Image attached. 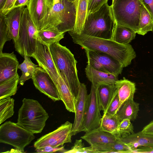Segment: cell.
Wrapping results in <instances>:
<instances>
[{"label": "cell", "instance_id": "obj_7", "mask_svg": "<svg viewBox=\"0 0 153 153\" xmlns=\"http://www.w3.org/2000/svg\"><path fill=\"white\" fill-rule=\"evenodd\" d=\"M142 4L141 0H118L111 5L116 24L129 27L137 33Z\"/></svg>", "mask_w": 153, "mask_h": 153}, {"label": "cell", "instance_id": "obj_25", "mask_svg": "<svg viewBox=\"0 0 153 153\" xmlns=\"http://www.w3.org/2000/svg\"><path fill=\"white\" fill-rule=\"evenodd\" d=\"M139 111V104L135 102L134 99H130L123 103L116 114L120 122L126 118L134 121L137 118Z\"/></svg>", "mask_w": 153, "mask_h": 153}, {"label": "cell", "instance_id": "obj_42", "mask_svg": "<svg viewBox=\"0 0 153 153\" xmlns=\"http://www.w3.org/2000/svg\"><path fill=\"white\" fill-rule=\"evenodd\" d=\"M141 1L153 18V0H141Z\"/></svg>", "mask_w": 153, "mask_h": 153}, {"label": "cell", "instance_id": "obj_40", "mask_svg": "<svg viewBox=\"0 0 153 153\" xmlns=\"http://www.w3.org/2000/svg\"><path fill=\"white\" fill-rule=\"evenodd\" d=\"M16 0H7L4 6L0 12L6 15L12 10Z\"/></svg>", "mask_w": 153, "mask_h": 153}, {"label": "cell", "instance_id": "obj_31", "mask_svg": "<svg viewBox=\"0 0 153 153\" xmlns=\"http://www.w3.org/2000/svg\"><path fill=\"white\" fill-rule=\"evenodd\" d=\"M19 79L17 74L0 83V100L10 97L16 93Z\"/></svg>", "mask_w": 153, "mask_h": 153}, {"label": "cell", "instance_id": "obj_4", "mask_svg": "<svg viewBox=\"0 0 153 153\" xmlns=\"http://www.w3.org/2000/svg\"><path fill=\"white\" fill-rule=\"evenodd\" d=\"M116 24L112 6H109L107 3L97 11L87 15L81 33L112 39Z\"/></svg>", "mask_w": 153, "mask_h": 153}, {"label": "cell", "instance_id": "obj_44", "mask_svg": "<svg viewBox=\"0 0 153 153\" xmlns=\"http://www.w3.org/2000/svg\"><path fill=\"white\" fill-rule=\"evenodd\" d=\"M30 0H16L15 2L13 9L21 7L27 6Z\"/></svg>", "mask_w": 153, "mask_h": 153}, {"label": "cell", "instance_id": "obj_39", "mask_svg": "<svg viewBox=\"0 0 153 153\" xmlns=\"http://www.w3.org/2000/svg\"><path fill=\"white\" fill-rule=\"evenodd\" d=\"M37 152L38 153H50L62 152H66L64 149V146H62L61 147H53L51 146H46L40 149H36Z\"/></svg>", "mask_w": 153, "mask_h": 153}, {"label": "cell", "instance_id": "obj_9", "mask_svg": "<svg viewBox=\"0 0 153 153\" xmlns=\"http://www.w3.org/2000/svg\"><path fill=\"white\" fill-rule=\"evenodd\" d=\"M85 51L88 64L94 68L118 76L121 74L123 65L111 56L98 51L85 50Z\"/></svg>", "mask_w": 153, "mask_h": 153}, {"label": "cell", "instance_id": "obj_38", "mask_svg": "<svg viewBox=\"0 0 153 153\" xmlns=\"http://www.w3.org/2000/svg\"><path fill=\"white\" fill-rule=\"evenodd\" d=\"M108 1V0H88L87 15L99 10L103 4L107 3Z\"/></svg>", "mask_w": 153, "mask_h": 153}, {"label": "cell", "instance_id": "obj_19", "mask_svg": "<svg viewBox=\"0 0 153 153\" xmlns=\"http://www.w3.org/2000/svg\"><path fill=\"white\" fill-rule=\"evenodd\" d=\"M55 84L60 100L63 102L66 109L74 113L76 98L61 75L57 83Z\"/></svg>", "mask_w": 153, "mask_h": 153}, {"label": "cell", "instance_id": "obj_29", "mask_svg": "<svg viewBox=\"0 0 153 153\" xmlns=\"http://www.w3.org/2000/svg\"><path fill=\"white\" fill-rule=\"evenodd\" d=\"M88 0H77L75 24L73 31L80 34L87 16Z\"/></svg>", "mask_w": 153, "mask_h": 153}, {"label": "cell", "instance_id": "obj_16", "mask_svg": "<svg viewBox=\"0 0 153 153\" xmlns=\"http://www.w3.org/2000/svg\"><path fill=\"white\" fill-rule=\"evenodd\" d=\"M46 0H30L27 5L30 17L38 31L43 29L46 13Z\"/></svg>", "mask_w": 153, "mask_h": 153}, {"label": "cell", "instance_id": "obj_43", "mask_svg": "<svg viewBox=\"0 0 153 153\" xmlns=\"http://www.w3.org/2000/svg\"><path fill=\"white\" fill-rule=\"evenodd\" d=\"M141 131L144 133L153 134V120L144 127Z\"/></svg>", "mask_w": 153, "mask_h": 153}, {"label": "cell", "instance_id": "obj_35", "mask_svg": "<svg viewBox=\"0 0 153 153\" xmlns=\"http://www.w3.org/2000/svg\"><path fill=\"white\" fill-rule=\"evenodd\" d=\"M131 120L125 119L121 121L118 127V131L120 138L124 137L134 133V128Z\"/></svg>", "mask_w": 153, "mask_h": 153}, {"label": "cell", "instance_id": "obj_18", "mask_svg": "<svg viewBox=\"0 0 153 153\" xmlns=\"http://www.w3.org/2000/svg\"><path fill=\"white\" fill-rule=\"evenodd\" d=\"M25 8L22 6L14 8L5 15L9 37L14 42L18 38L22 16Z\"/></svg>", "mask_w": 153, "mask_h": 153}, {"label": "cell", "instance_id": "obj_10", "mask_svg": "<svg viewBox=\"0 0 153 153\" xmlns=\"http://www.w3.org/2000/svg\"><path fill=\"white\" fill-rule=\"evenodd\" d=\"M72 126L71 123L66 121L55 130L38 139L34 143V147L36 149L48 146L55 148L71 143Z\"/></svg>", "mask_w": 153, "mask_h": 153}, {"label": "cell", "instance_id": "obj_22", "mask_svg": "<svg viewBox=\"0 0 153 153\" xmlns=\"http://www.w3.org/2000/svg\"><path fill=\"white\" fill-rule=\"evenodd\" d=\"M115 86L119 99L118 110L126 100L134 99L136 89L135 84L124 77L123 79L117 80L115 83Z\"/></svg>", "mask_w": 153, "mask_h": 153}, {"label": "cell", "instance_id": "obj_30", "mask_svg": "<svg viewBox=\"0 0 153 153\" xmlns=\"http://www.w3.org/2000/svg\"><path fill=\"white\" fill-rule=\"evenodd\" d=\"M25 52L24 60L22 63L19 65L18 67L22 72L19 82L21 85H23L26 81L32 78L39 67L32 62L25 51Z\"/></svg>", "mask_w": 153, "mask_h": 153}, {"label": "cell", "instance_id": "obj_27", "mask_svg": "<svg viewBox=\"0 0 153 153\" xmlns=\"http://www.w3.org/2000/svg\"><path fill=\"white\" fill-rule=\"evenodd\" d=\"M120 121L116 114L103 113L101 119L100 128L102 131L108 132L120 138L118 127Z\"/></svg>", "mask_w": 153, "mask_h": 153}, {"label": "cell", "instance_id": "obj_23", "mask_svg": "<svg viewBox=\"0 0 153 153\" xmlns=\"http://www.w3.org/2000/svg\"><path fill=\"white\" fill-rule=\"evenodd\" d=\"M64 33L60 32L55 27H50L38 31L36 35L37 40L49 46L55 42H59L64 38Z\"/></svg>", "mask_w": 153, "mask_h": 153}, {"label": "cell", "instance_id": "obj_20", "mask_svg": "<svg viewBox=\"0 0 153 153\" xmlns=\"http://www.w3.org/2000/svg\"><path fill=\"white\" fill-rule=\"evenodd\" d=\"M120 139L132 150L141 147L153 146V134L142 131Z\"/></svg>", "mask_w": 153, "mask_h": 153}, {"label": "cell", "instance_id": "obj_24", "mask_svg": "<svg viewBox=\"0 0 153 153\" xmlns=\"http://www.w3.org/2000/svg\"><path fill=\"white\" fill-rule=\"evenodd\" d=\"M92 153H132V149L119 138L114 143L90 146Z\"/></svg>", "mask_w": 153, "mask_h": 153}, {"label": "cell", "instance_id": "obj_32", "mask_svg": "<svg viewBox=\"0 0 153 153\" xmlns=\"http://www.w3.org/2000/svg\"><path fill=\"white\" fill-rule=\"evenodd\" d=\"M153 29V18L149 12L142 4L139 24V29L137 33L144 35Z\"/></svg>", "mask_w": 153, "mask_h": 153}, {"label": "cell", "instance_id": "obj_36", "mask_svg": "<svg viewBox=\"0 0 153 153\" xmlns=\"http://www.w3.org/2000/svg\"><path fill=\"white\" fill-rule=\"evenodd\" d=\"M119 99L117 90H115L111 100L103 113H107L111 114H116L118 110Z\"/></svg>", "mask_w": 153, "mask_h": 153}, {"label": "cell", "instance_id": "obj_33", "mask_svg": "<svg viewBox=\"0 0 153 153\" xmlns=\"http://www.w3.org/2000/svg\"><path fill=\"white\" fill-rule=\"evenodd\" d=\"M14 101L10 97L0 100V124L13 115Z\"/></svg>", "mask_w": 153, "mask_h": 153}, {"label": "cell", "instance_id": "obj_26", "mask_svg": "<svg viewBox=\"0 0 153 153\" xmlns=\"http://www.w3.org/2000/svg\"><path fill=\"white\" fill-rule=\"evenodd\" d=\"M136 32L128 27L116 24L112 40L120 44H129L134 39Z\"/></svg>", "mask_w": 153, "mask_h": 153}, {"label": "cell", "instance_id": "obj_17", "mask_svg": "<svg viewBox=\"0 0 153 153\" xmlns=\"http://www.w3.org/2000/svg\"><path fill=\"white\" fill-rule=\"evenodd\" d=\"M85 133L81 138L86 141L90 146L114 143L117 142L120 138L102 130L100 127Z\"/></svg>", "mask_w": 153, "mask_h": 153}, {"label": "cell", "instance_id": "obj_46", "mask_svg": "<svg viewBox=\"0 0 153 153\" xmlns=\"http://www.w3.org/2000/svg\"><path fill=\"white\" fill-rule=\"evenodd\" d=\"M13 152V153H23V152L22 151L16 149H12L10 150V151L6 152Z\"/></svg>", "mask_w": 153, "mask_h": 153}, {"label": "cell", "instance_id": "obj_8", "mask_svg": "<svg viewBox=\"0 0 153 153\" xmlns=\"http://www.w3.org/2000/svg\"><path fill=\"white\" fill-rule=\"evenodd\" d=\"M35 138L33 134L10 121L0 126V143L11 145L24 152V149Z\"/></svg>", "mask_w": 153, "mask_h": 153}, {"label": "cell", "instance_id": "obj_2", "mask_svg": "<svg viewBox=\"0 0 153 153\" xmlns=\"http://www.w3.org/2000/svg\"><path fill=\"white\" fill-rule=\"evenodd\" d=\"M77 2V0H46L42 29L54 26L64 33L73 31L76 22Z\"/></svg>", "mask_w": 153, "mask_h": 153}, {"label": "cell", "instance_id": "obj_6", "mask_svg": "<svg viewBox=\"0 0 153 153\" xmlns=\"http://www.w3.org/2000/svg\"><path fill=\"white\" fill-rule=\"evenodd\" d=\"M38 31L27 7H25L22 16L18 38L14 42L15 50L24 58L25 51L30 57L35 52L37 40L36 35Z\"/></svg>", "mask_w": 153, "mask_h": 153}, {"label": "cell", "instance_id": "obj_14", "mask_svg": "<svg viewBox=\"0 0 153 153\" xmlns=\"http://www.w3.org/2000/svg\"><path fill=\"white\" fill-rule=\"evenodd\" d=\"M88 97L86 85L84 83H80L76 98L74 120L71 130L72 136L82 131L87 109Z\"/></svg>", "mask_w": 153, "mask_h": 153}, {"label": "cell", "instance_id": "obj_28", "mask_svg": "<svg viewBox=\"0 0 153 153\" xmlns=\"http://www.w3.org/2000/svg\"><path fill=\"white\" fill-rule=\"evenodd\" d=\"M97 85V91L101 110L104 111L114 94L115 83L101 84Z\"/></svg>", "mask_w": 153, "mask_h": 153}, {"label": "cell", "instance_id": "obj_15", "mask_svg": "<svg viewBox=\"0 0 153 153\" xmlns=\"http://www.w3.org/2000/svg\"><path fill=\"white\" fill-rule=\"evenodd\" d=\"M19 62L13 52L0 53V83L18 74Z\"/></svg>", "mask_w": 153, "mask_h": 153}, {"label": "cell", "instance_id": "obj_21", "mask_svg": "<svg viewBox=\"0 0 153 153\" xmlns=\"http://www.w3.org/2000/svg\"><path fill=\"white\" fill-rule=\"evenodd\" d=\"M85 72L88 80L95 85L115 83L118 80V76L97 70L88 64L85 68Z\"/></svg>", "mask_w": 153, "mask_h": 153}, {"label": "cell", "instance_id": "obj_12", "mask_svg": "<svg viewBox=\"0 0 153 153\" xmlns=\"http://www.w3.org/2000/svg\"><path fill=\"white\" fill-rule=\"evenodd\" d=\"M31 57L50 75L55 84L57 83L61 75L53 61L49 46L37 40L35 51Z\"/></svg>", "mask_w": 153, "mask_h": 153}, {"label": "cell", "instance_id": "obj_34", "mask_svg": "<svg viewBox=\"0 0 153 153\" xmlns=\"http://www.w3.org/2000/svg\"><path fill=\"white\" fill-rule=\"evenodd\" d=\"M10 40L5 15L0 12V53L2 52L5 43Z\"/></svg>", "mask_w": 153, "mask_h": 153}, {"label": "cell", "instance_id": "obj_37", "mask_svg": "<svg viewBox=\"0 0 153 153\" xmlns=\"http://www.w3.org/2000/svg\"><path fill=\"white\" fill-rule=\"evenodd\" d=\"M65 153H90L88 147H85L82 139L76 140L71 149Z\"/></svg>", "mask_w": 153, "mask_h": 153}, {"label": "cell", "instance_id": "obj_41", "mask_svg": "<svg viewBox=\"0 0 153 153\" xmlns=\"http://www.w3.org/2000/svg\"><path fill=\"white\" fill-rule=\"evenodd\" d=\"M132 153H153V146L140 147L132 150Z\"/></svg>", "mask_w": 153, "mask_h": 153}, {"label": "cell", "instance_id": "obj_45", "mask_svg": "<svg viewBox=\"0 0 153 153\" xmlns=\"http://www.w3.org/2000/svg\"><path fill=\"white\" fill-rule=\"evenodd\" d=\"M7 0H0V11L4 6Z\"/></svg>", "mask_w": 153, "mask_h": 153}, {"label": "cell", "instance_id": "obj_3", "mask_svg": "<svg viewBox=\"0 0 153 153\" xmlns=\"http://www.w3.org/2000/svg\"><path fill=\"white\" fill-rule=\"evenodd\" d=\"M49 48L56 67L76 98L80 82L76 66L77 62L74 55L68 49L59 42H55Z\"/></svg>", "mask_w": 153, "mask_h": 153}, {"label": "cell", "instance_id": "obj_49", "mask_svg": "<svg viewBox=\"0 0 153 153\" xmlns=\"http://www.w3.org/2000/svg\"><path fill=\"white\" fill-rule=\"evenodd\" d=\"M152 31L153 32V30H152Z\"/></svg>", "mask_w": 153, "mask_h": 153}, {"label": "cell", "instance_id": "obj_13", "mask_svg": "<svg viewBox=\"0 0 153 153\" xmlns=\"http://www.w3.org/2000/svg\"><path fill=\"white\" fill-rule=\"evenodd\" d=\"M36 88L53 101L61 100L54 82L50 75L39 66L32 79Z\"/></svg>", "mask_w": 153, "mask_h": 153}, {"label": "cell", "instance_id": "obj_11", "mask_svg": "<svg viewBox=\"0 0 153 153\" xmlns=\"http://www.w3.org/2000/svg\"><path fill=\"white\" fill-rule=\"evenodd\" d=\"M101 111L97 85L91 83L82 131L86 132L100 127L101 118Z\"/></svg>", "mask_w": 153, "mask_h": 153}, {"label": "cell", "instance_id": "obj_47", "mask_svg": "<svg viewBox=\"0 0 153 153\" xmlns=\"http://www.w3.org/2000/svg\"><path fill=\"white\" fill-rule=\"evenodd\" d=\"M118 0H112V5L114 4Z\"/></svg>", "mask_w": 153, "mask_h": 153}, {"label": "cell", "instance_id": "obj_5", "mask_svg": "<svg viewBox=\"0 0 153 153\" xmlns=\"http://www.w3.org/2000/svg\"><path fill=\"white\" fill-rule=\"evenodd\" d=\"M22 102L17 124L33 134L41 133L49 118L48 113L37 100L25 98Z\"/></svg>", "mask_w": 153, "mask_h": 153}, {"label": "cell", "instance_id": "obj_48", "mask_svg": "<svg viewBox=\"0 0 153 153\" xmlns=\"http://www.w3.org/2000/svg\"><path fill=\"white\" fill-rule=\"evenodd\" d=\"M71 1H77V0H71Z\"/></svg>", "mask_w": 153, "mask_h": 153}, {"label": "cell", "instance_id": "obj_1", "mask_svg": "<svg viewBox=\"0 0 153 153\" xmlns=\"http://www.w3.org/2000/svg\"><path fill=\"white\" fill-rule=\"evenodd\" d=\"M73 42L85 50L96 51L106 53L119 62L125 67L129 65L136 57V54L131 45L122 44L112 39L95 37L73 31L68 32Z\"/></svg>", "mask_w": 153, "mask_h": 153}]
</instances>
